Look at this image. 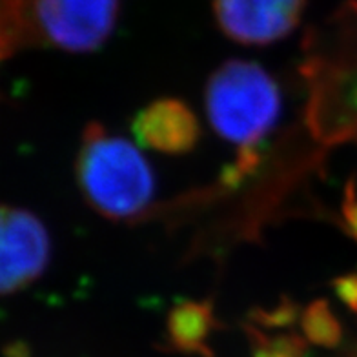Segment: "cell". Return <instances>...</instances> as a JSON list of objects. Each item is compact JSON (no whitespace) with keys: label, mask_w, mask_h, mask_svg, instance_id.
<instances>
[{"label":"cell","mask_w":357,"mask_h":357,"mask_svg":"<svg viewBox=\"0 0 357 357\" xmlns=\"http://www.w3.org/2000/svg\"><path fill=\"white\" fill-rule=\"evenodd\" d=\"M75 175L88 206L109 221L141 215L155 195V177L141 150L100 123L84 128Z\"/></svg>","instance_id":"obj_1"},{"label":"cell","mask_w":357,"mask_h":357,"mask_svg":"<svg viewBox=\"0 0 357 357\" xmlns=\"http://www.w3.org/2000/svg\"><path fill=\"white\" fill-rule=\"evenodd\" d=\"M281 91L261 64L231 59L213 71L204 86V109L210 126L245 155L239 166H254V151L281 117Z\"/></svg>","instance_id":"obj_2"},{"label":"cell","mask_w":357,"mask_h":357,"mask_svg":"<svg viewBox=\"0 0 357 357\" xmlns=\"http://www.w3.org/2000/svg\"><path fill=\"white\" fill-rule=\"evenodd\" d=\"M121 0H29V40L89 53L115 31Z\"/></svg>","instance_id":"obj_3"},{"label":"cell","mask_w":357,"mask_h":357,"mask_svg":"<svg viewBox=\"0 0 357 357\" xmlns=\"http://www.w3.org/2000/svg\"><path fill=\"white\" fill-rule=\"evenodd\" d=\"M52 237L33 212L0 204V296L26 290L43 278Z\"/></svg>","instance_id":"obj_4"},{"label":"cell","mask_w":357,"mask_h":357,"mask_svg":"<svg viewBox=\"0 0 357 357\" xmlns=\"http://www.w3.org/2000/svg\"><path fill=\"white\" fill-rule=\"evenodd\" d=\"M306 0H212L221 33L243 46L279 43L299 26Z\"/></svg>","instance_id":"obj_5"},{"label":"cell","mask_w":357,"mask_h":357,"mask_svg":"<svg viewBox=\"0 0 357 357\" xmlns=\"http://www.w3.org/2000/svg\"><path fill=\"white\" fill-rule=\"evenodd\" d=\"M132 132L146 150L165 155L192 151L201 139V124L188 104L181 99H157L137 113Z\"/></svg>","instance_id":"obj_6"},{"label":"cell","mask_w":357,"mask_h":357,"mask_svg":"<svg viewBox=\"0 0 357 357\" xmlns=\"http://www.w3.org/2000/svg\"><path fill=\"white\" fill-rule=\"evenodd\" d=\"M219 326L212 299H186L169 310L166 335L174 350L188 356H212L208 347L210 335Z\"/></svg>","instance_id":"obj_7"},{"label":"cell","mask_w":357,"mask_h":357,"mask_svg":"<svg viewBox=\"0 0 357 357\" xmlns=\"http://www.w3.org/2000/svg\"><path fill=\"white\" fill-rule=\"evenodd\" d=\"M303 337L312 344L334 348L343 339V328L337 315L326 299H315L301 312Z\"/></svg>","instance_id":"obj_8"},{"label":"cell","mask_w":357,"mask_h":357,"mask_svg":"<svg viewBox=\"0 0 357 357\" xmlns=\"http://www.w3.org/2000/svg\"><path fill=\"white\" fill-rule=\"evenodd\" d=\"M246 334L254 348L255 357H305L306 341L303 335L297 334H281L268 335L266 332L259 328L257 324H248Z\"/></svg>","instance_id":"obj_9"},{"label":"cell","mask_w":357,"mask_h":357,"mask_svg":"<svg viewBox=\"0 0 357 357\" xmlns=\"http://www.w3.org/2000/svg\"><path fill=\"white\" fill-rule=\"evenodd\" d=\"M299 315V306L296 303L282 299L281 305L273 310H261V314H254L252 317L255 319L254 324H261L266 328H275V326H287L294 323Z\"/></svg>","instance_id":"obj_10"},{"label":"cell","mask_w":357,"mask_h":357,"mask_svg":"<svg viewBox=\"0 0 357 357\" xmlns=\"http://www.w3.org/2000/svg\"><path fill=\"white\" fill-rule=\"evenodd\" d=\"M335 296L357 314V273H347L332 282Z\"/></svg>","instance_id":"obj_11"},{"label":"cell","mask_w":357,"mask_h":357,"mask_svg":"<svg viewBox=\"0 0 357 357\" xmlns=\"http://www.w3.org/2000/svg\"><path fill=\"white\" fill-rule=\"evenodd\" d=\"M341 213H343V222L347 225V231L352 239L357 241V192L354 183L347 184Z\"/></svg>","instance_id":"obj_12"},{"label":"cell","mask_w":357,"mask_h":357,"mask_svg":"<svg viewBox=\"0 0 357 357\" xmlns=\"http://www.w3.org/2000/svg\"><path fill=\"white\" fill-rule=\"evenodd\" d=\"M350 357H357V348H356V350H354V352H352V356H350Z\"/></svg>","instance_id":"obj_13"}]
</instances>
